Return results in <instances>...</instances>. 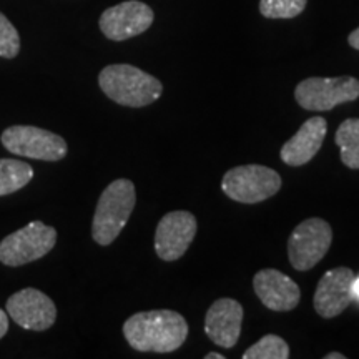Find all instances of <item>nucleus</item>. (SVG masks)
<instances>
[{"mask_svg": "<svg viewBox=\"0 0 359 359\" xmlns=\"http://www.w3.org/2000/svg\"><path fill=\"white\" fill-rule=\"evenodd\" d=\"M123 336L140 353H173L188 338V323L172 309H154L130 316Z\"/></svg>", "mask_w": 359, "mask_h": 359, "instance_id": "obj_1", "label": "nucleus"}, {"mask_svg": "<svg viewBox=\"0 0 359 359\" xmlns=\"http://www.w3.org/2000/svg\"><path fill=\"white\" fill-rule=\"evenodd\" d=\"M98 85L110 100L130 109L151 105L163 93L158 79L127 64L105 67L98 75Z\"/></svg>", "mask_w": 359, "mask_h": 359, "instance_id": "obj_2", "label": "nucleus"}, {"mask_svg": "<svg viewBox=\"0 0 359 359\" xmlns=\"http://www.w3.org/2000/svg\"><path fill=\"white\" fill-rule=\"evenodd\" d=\"M137 201L135 185L127 178L111 182L103 190L92 223V236L100 246H109L122 233Z\"/></svg>", "mask_w": 359, "mask_h": 359, "instance_id": "obj_3", "label": "nucleus"}, {"mask_svg": "<svg viewBox=\"0 0 359 359\" xmlns=\"http://www.w3.org/2000/svg\"><path fill=\"white\" fill-rule=\"evenodd\" d=\"M280 173L263 165H241L228 170L222 180V190L238 203L255 205L275 196L281 188Z\"/></svg>", "mask_w": 359, "mask_h": 359, "instance_id": "obj_4", "label": "nucleus"}, {"mask_svg": "<svg viewBox=\"0 0 359 359\" xmlns=\"http://www.w3.org/2000/svg\"><path fill=\"white\" fill-rule=\"evenodd\" d=\"M57 243V230L42 222H30L11 233L0 243V263L22 266L50 253Z\"/></svg>", "mask_w": 359, "mask_h": 359, "instance_id": "obj_5", "label": "nucleus"}, {"mask_svg": "<svg viewBox=\"0 0 359 359\" xmlns=\"http://www.w3.org/2000/svg\"><path fill=\"white\" fill-rule=\"evenodd\" d=\"M359 80L354 77H309L299 82L294 88L298 105L309 111H327L336 105L358 100Z\"/></svg>", "mask_w": 359, "mask_h": 359, "instance_id": "obj_6", "label": "nucleus"}, {"mask_svg": "<svg viewBox=\"0 0 359 359\" xmlns=\"http://www.w3.org/2000/svg\"><path fill=\"white\" fill-rule=\"evenodd\" d=\"M331 241H333V230L326 219H304L294 228L288 240L291 266L296 271H309L326 257Z\"/></svg>", "mask_w": 359, "mask_h": 359, "instance_id": "obj_7", "label": "nucleus"}, {"mask_svg": "<svg viewBox=\"0 0 359 359\" xmlns=\"http://www.w3.org/2000/svg\"><path fill=\"white\" fill-rule=\"evenodd\" d=\"M2 145L13 155L42 161H58L65 158L69 147L60 135L48 130L13 125L2 133Z\"/></svg>", "mask_w": 359, "mask_h": 359, "instance_id": "obj_8", "label": "nucleus"}, {"mask_svg": "<svg viewBox=\"0 0 359 359\" xmlns=\"http://www.w3.org/2000/svg\"><path fill=\"white\" fill-rule=\"evenodd\" d=\"M155 13L140 0H127L107 8L100 17V30L107 39L123 42L147 32L154 24Z\"/></svg>", "mask_w": 359, "mask_h": 359, "instance_id": "obj_9", "label": "nucleus"}, {"mask_svg": "<svg viewBox=\"0 0 359 359\" xmlns=\"http://www.w3.org/2000/svg\"><path fill=\"white\" fill-rule=\"evenodd\" d=\"M198 230L195 215L190 212H170L160 219L155 231V251L163 262H177L187 253Z\"/></svg>", "mask_w": 359, "mask_h": 359, "instance_id": "obj_10", "label": "nucleus"}, {"mask_svg": "<svg viewBox=\"0 0 359 359\" xmlns=\"http://www.w3.org/2000/svg\"><path fill=\"white\" fill-rule=\"evenodd\" d=\"M7 314L24 330L45 331L55 323L57 308L40 290L25 288L7 299Z\"/></svg>", "mask_w": 359, "mask_h": 359, "instance_id": "obj_11", "label": "nucleus"}, {"mask_svg": "<svg viewBox=\"0 0 359 359\" xmlns=\"http://www.w3.org/2000/svg\"><path fill=\"white\" fill-rule=\"evenodd\" d=\"M353 281V269L346 266L326 271L314 291L313 304L316 313L326 320L339 316L354 299Z\"/></svg>", "mask_w": 359, "mask_h": 359, "instance_id": "obj_12", "label": "nucleus"}, {"mask_svg": "<svg viewBox=\"0 0 359 359\" xmlns=\"http://www.w3.org/2000/svg\"><path fill=\"white\" fill-rule=\"evenodd\" d=\"M253 288L259 302L276 313L291 311L298 306L302 299L299 286L288 275L275 268L258 271L253 278Z\"/></svg>", "mask_w": 359, "mask_h": 359, "instance_id": "obj_13", "label": "nucleus"}, {"mask_svg": "<svg viewBox=\"0 0 359 359\" xmlns=\"http://www.w3.org/2000/svg\"><path fill=\"white\" fill-rule=\"evenodd\" d=\"M243 325V306L231 298H219L208 308L205 333L219 348L231 349L238 343Z\"/></svg>", "mask_w": 359, "mask_h": 359, "instance_id": "obj_14", "label": "nucleus"}, {"mask_svg": "<svg viewBox=\"0 0 359 359\" xmlns=\"http://www.w3.org/2000/svg\"><path fill=\"white\" fill-rule=\"evenodd\" d=\"M327 132V122L323 116H311L302 128L281 147L280 156L288 167H303L321 150Z\"/></svg>", "mask_w": 359, "mask_h": 359, "instance_id": "obj_15", "label": "nucleus"}, {"mask_svg": "<svg viewBox=\"0 0 359 359\" xmlns=\"http://www.w3.org/2000/svg\"><path fill=\"white\" fill-rule=\"evenodd\" d=\"M339 147L341 161L351 170H359V118H348L339 125L334 135Z\"/></svg>", "mask_w": 359, "mask_h": 359, "instance_id": "obj_16", "label": "nucleus"}, {"mask_svg": "<svg viewBox=\"0 0 359 359\" xmlns=\"http://www.w3.org/2000/svg\"><path fill=\"white\" fill-rule=\"evenodd\" d=\"M34 178V170L30 165L20 160L0 158V196L11 195L20 188L29 185Z\"/></svg>", "mask_w": 359, "mask_h": 359, "instance_id": "obj_17", "label": "nucleus"}, {"mask_svg": "<svg viewBox=\"0 0 359 359\" xmlns=\"http://www.w3.org/2000/svg\"><path fill=\"white\" fill-rule=\"evenodd\" d=\"M290 346L285 339L276 334L263 336L258 343L243 353V359H288Z\"/></svg>", "mask_w": 359, "mask_h": 359, "instance_id": "obj_18", "label": "nucleus"}, {"mask_svg": "<svg viewBox=\"0 0 359 359\" xmlns=\"http://www.w3.org/2000/svg\"><path fill=\"white\" fill-rule=\"evenodd\" d=\"M306 4L308 0H259V12L266 19H294Z\"/></svg>", "mask_w": 359, "mask_h": 359, "instance_id": "obj_19", "label": "nucleus"}, {"mask_svg": "<svg viewBox=\"0 0 359 359\" xmlns=\"http://www.w3.org/2000/svg\"><path fill=\"white\" fill-rule=\"evenodd\" d=\"M20 37L12 22L0 12V57L13 58L19 55Z\"/></svg>", "mask_w": 359, "mask_h": 359, "instance_id": "obj_20", "label": "nucleus"}, {"mask_svg": "<svg viewBox=\"0 0 359 359\" xmlns=\"http://www.w3.org/2000/svg\"><path fill=\"white\" fill-rule=\"evenodd\" d=\"M8 331V314L0 309V339L7 334Z\"/></svg>", "mask_w": 359, "mask_h": 359, "instance_id": "obj_21", "label": "nucleus"}, {"mask_svg": "<svg viewBox=\"0 0 359 359\" xmlns=\"http://www.w3.org/2000/svg\"><path fill=\"white\" fill-rule=\"evenodd\" d=\"M348 42H349V45H351L353 48H356V50H359V27H358L356 30H353V32L349 34Z\"/></svg>", "mask_w": 359, "mask_h": 359, "instance_id": "obj_22", "label": "nucleus"}, {"mask_svg": "<svg viewBox=\"0 0 359 359\" xmlns=\"http://www.w3.org/2000/svg\"><path fill=\"white\" fill-rule=\"evenodd\" d=\"M353 296L354 299H359V278L354 276V281H353Z\"/></svg>", "mask_w": 359, "mask_h": 359, "instance_id": "obj_23", "label": "nucleus"}, {"mask_svg": "<svg viewBox=\"0 0 359 359\" xmlns=\"http://www.w3.org/2000/svg\"><path fill=\"white\" fill-rule=\"evenodd\" d=\"M325 359H346V356L341 353H330V354H326Z\"/></svg>", "mask_w": 359, "mask_h": 359, "instance_id": "obj_24", "label": "nucleus"}, {"mask_svg": "<svg viewBox=\"0 0 359 359\" xmlns=\"http://www.w3.org/2000/svg\"><path fill=\"white\" fill-rule=\"evenodd\" d=\"M223 358H224L223 354H218V353H208L205 356V359H223Z\"/></svg>", "mask_w": 359, "mask_h": 359, "instance_id": "obj_25", "label": "nucleus"}]
</instances>
